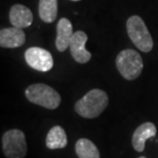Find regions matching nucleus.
<instances>
[{"instance_id":"obj_1","label":"nucleus","mask_w":158,"mask_h":158,"mask_svg":"<svg viewBox=\"0 0 158 158\" xmlns=\"http://www.w3.org/2000/svg\"><path fill=\"white\" fill-rule=\"evenodd\" d=\"M108 96L102 89L89 90L75 104V111L84 118H96L105 111L108 106Z\"/></svg>"},{"instance_id":"obj_2","label":"nucleus","mask_w":158,"mask_h":158,"mask_svg":"<svg viewBox=\"0 0 158 158\" xmlns=\"http://www.w3.org/2000/svg\"><path fill=\"white\" fill-rule=\"evenodd\" d=\"M25 94L29 102L46 109H56L61 104V96L58 91L44 83L30 85Z\"/></svg>"},{"instance_id":"obj_3","label":"nucleus","mask_w":158,"mask_h":158,"mask_svg":"<svg viewBox=\"0 0 158 158\" xmlns=\"http://www.w3.org/2000/svg\"><path fill=\"white\" fill-rule=\"evenodd\" d=\"M126 30L129 38L137 48L144 52H149L153 48V39L146 24L139 15H131L126 22Z\"/></svg>"},{"instance_id":"obj_4","label":"nucleus","mask_w":158,"mask_h":158,"mask_svg":"<svg viewBox=\"0 0 158 158\" xmlns=\"http://www.w3.org/2000/svg\"><path fill=\"white\" fill-rule=\"evenodd\" d=\"M116 67L123 78L135 80L141 75L144 64L140 53L128 48L118 53L116 58Z\"/></svg>"},{"instance_id":"obj_5","label":"nucleus","mask_w":158,"mask_h":158,"mask_svg":"<svg viewBox=\"0 0 158 158\" xmlns=\"http://www.w3.org/2000/svg\"><path fill=\"white\" fill-rule=\"evenodd\" d=\"M2 150L7 158H24L27 154V142L20 129H10L2 137Z\"/></svg>"},{"instance_id":"obj_6","label":"nucleus","mask_w":158,"mask_h":158,"mask_svg":"<svg viewBox=\"0 0 158 158\" xmlns=\"http://www.w3.org/2000/svg\"><path fill=\"white\" fill-rule=\"evenodd\" d=\"M25 60L29 67L40 72H47L53 67V59L48 50L41 47H30L25 52Z\"/></svg>"},{"instance_id":"obj_7","label":"nucleus","mask_w":158,"mask_h":158,"mask_svg":"<svg viewBox=\"0 0 158 158\" xmlns=\"http://www.w3.org/2000/svg\"><path fill=\"white\" fill-rule=\"evenodd\" d=\"M88 39L83 31H76L70 43V52L73 59L79 64H85L91 59V53L85 48V43Z\"/></svg>"},{"instance_id":"obj_8","label":"nucleus","mask_w":158,"mask_h":158,"mask_svg":"<svg viewBox=\"0 0 158 158\" xmlns=\"http://www.w3.org/2000/svg\"><path fill=\"white\" fill-rule=\"evenodd\" d=\"M74 35L73 26L68 19L63 18L59 21L56 25V46L59 52H65L70 47V43L72 37Z\"/></svg>"},{"instance_id":"obj_9","label":"nucleus","mask_w":158,"mask_h":158,"mask_svg":"<svg viewBox=\"0 0 158 158\" xmlns=\"http://www.w3.org/2000/svg\"><path fill=\"white\" fill-rule=\"evenodd\" d=\"M26 34L19 28H4L0 31V46L3 48H15L24 45Z\"/></svg>"},{"instance_id":"obj_10","label":"nucleus","mask_w":158,"mask_h":158,"mask_svg":"<svg viewBox=\"0 0 158 158\" xmlns=\"http://www.w3.org/2000/svg\"><path fill=\"white\" fill-rule=\"evenodd\" d=\"M9 21L12 27L19 29L30 27L33 23L32 11L23 4H15L9 10Z\"/></svg>"},{"instance_id":"obj_11","label":"nucleus","mask_w":158,"mask_h":158,"mask_svg":"<svg viewBox=\"0 0 158 158\" xmlns=\"http://www.w3.org/2000/svg\"><path fill=\"white\" fill-rule=\"evenodd\" d=\"M156 126L152 122H145L135 128L131 139V143L134 149L137 152H143L145 149V143L148 139L156 135Z\"/></svg>"},{"instance_id":"obj_12","label":"nucleus","mask_w":158,"mask_h":158,"mask_svg":"<svg viewBox=\"0 0 158 158\" xmlns=\"http://www.w3.org/2000/svg\"><path fill=\"white\" fill-rule=\"evenodd\" d=\"M46 147L48 149H62L68 144L67 135L65 129L60 125H56L49 129L45 140Z\"/></svg>"},{"instance_id":"obj_13","label":"nucleus","mask_w":158,"mask_h":158,"mask_svg":"<svg viewBox=\"0 0 158 158\" xmlns=\"http://www.w3.org/2000/svg\"><path fill=\"white\" fill-rule=\"evenodd\" d=\"M39 17L45 23H52L58 15V0H39Z\"/></svg>"},{"instance_id":"obj_14","label":"nucleus","mask_w":158,"mask_h":158,"mask_svg":"<svg viewBox=\"0 0 158 158\" xmlns=\"http://www.w3.org/2000/svg\"><path fill=\"white\" fill-rule=\"evenodd\" d=\"M75 152L78 158H100L99 149L88 139H79L75 144Z\"/></svg>"},{"instance_id":"obj_15","label":"nucleus","mask_w":158,"mask_h":158,"mask_svg":"<svg viewBox=\"0 0 158 158\" xmlns=\"http://www.w3.org/2000/svg\"><path fill=\"white\" fill-rule=\"evenodd\" d=\"M71 1H80V0H71Z\"/></svg>"},{"instance_id":"obj_16","label":"nucleus","mask_w":158,"mask_h":158,"mask_svg":"<svg viewBox=\"0 0 158 158\" xmlns=\"http://www.w3.org/2000/svg\"><path fill=\"white\" fill-rule=\"evenodd\" d=\"M139 158H146V157H144V156H141V157H139Z\"/></svg>"}]
</instances>
